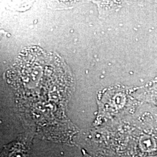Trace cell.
I'll return each mask as SVG.
<instances>
[{"instance_id": "6da1fadb", "label": "cell", "mask_w": 157, "mask_h": 157, "mask_svg": "<svg viewBox=\"0 0 157 157\" xmlns=\"http://www.w3.org/2000/svg\"><path fill=\"white\" fill-rule=\"evenodd\" d=\"M141 148L143 151H152L156 149L157 144L153 137L150 136H144L140 140Z\"/></svg>"}]
</instances>
